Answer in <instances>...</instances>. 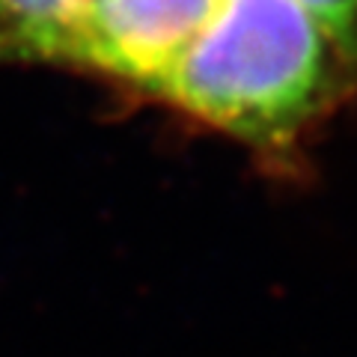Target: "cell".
Listing matches in <instances>:
<instances>
[{
    "label": "cell",
    "instance_id": "7a4b0ae2",
    "mask_svg": "<svg viewBox=\"0 0 357 357\" xmlns=\"http://www.w3.org/2000/svg\"><path fill=\"white\" fill-rule=\"evenodd\" d=\"M218 0H89L66 69L152 98L206 27Z\"/></svg>",
    "mask_w": 357,
    "mask_h": 357
},
{
    "label": "cell",
    "instance_id": "3957f363",
    "mask_svg": "<svg viewBox=\"0 0 357 357\" xmlns=\"http://www.w3.org/2000/svg\"><path fill=\"white\" fill-rule=\"evenodd\" d=\"M89 0H0V63L66 66Z\"/></svg>",
    "mask_w": 357,
    "mask_h": 357
},
{
    "label": "cell",
    "instance_id": "277c9868",
    "mask_svg": "<svg viewBox=\"0 0 357 357\" xmlns=\"http://www.w3.org/2000/svg\"><path fill=\"white\" fill-rule=\"evenodd\" d=\"M298 3H304L319 18V24L345 51V57L357 66V0H298Z\"/></svg>",
    "mask_w": 357,
    "mask_h": 357
},
{
    "label": "cell",
    "instance_id": "6da1fadb",
    "mask_svg": "<svg viewBox=\"0 0 357 357\" xmlns=\"http://www.w3.org/2000/svg\"><path fill=\"white\" fill-rule=\"evenodd\" d=\"M354 89L357 66L304 3L218 0L152 98L289 170Z\"/></svg>",
    "mask_w": 357,
    "mask_h": 357
}]
</instances>
